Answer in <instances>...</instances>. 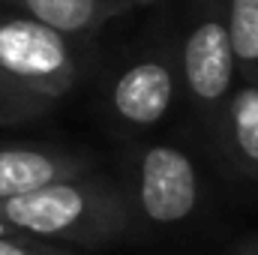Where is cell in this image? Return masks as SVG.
Returning a JSON list of instances; mask_svg holds the SVG:
<instances>
[{"label":"cell","instance_id":"cell-13","mask_svg":"<svg viewBox=\"0 0 258 255\" xmlns=\"http://www.w3.org/2000/svg\"><path fill=\"white\" fill-rule=\"evenodd\" d=\"M132 3H153V0H132Z\"/></svg>","mask_w":258,"mask_h":255},{"label":"cell","instance_id":"cell-5","mask_svg":"<svg viewBox=\"0 0 258 255\" xmlns=\"http://www.w3.org/2000/svg\"><path fill=\"white\" fill-rule=\"evenodd\" d=\"M174 99V75L162 60H138L126 66L114 84V111L129 126H153L165 117Z\"/></svg>","mask_w":258,"mask_h":255},{"label":"cell","instance_id":"cell-9","mask_svg":"<svg viewBox=\"0 0 258 255\" xmlns=\"http://www.w3.org/2000/svg\"><path fill=\"white\" fill-rule=\"evenodd\" d=\"M225 33L237 69L258 72V0H228Z\"/></svg>","mask_w":258,"mask_h":255},{"label":"cell","instance_id":"cell-4","mask_svg":"<svg viewBox=\"0 0 258 255\" xmlns=\"http://www.w3.org/2000/svg\"><path fill=\"white\" fill-rule=\"evenodd\" d=\"M237 63L225 33V18L216 12L198 15L183 42V81L198 105L216 108L231 96Z\"/></svg>","mask_w":258,"mask_h":255},{"label":"cell","instance_id":"cell-8","mask_svg":"<svg viewBox=\"0 0 258 255\" xmlns=\"http://www.w3.org/2000/svg\"><path fill=\"white\" fill-rule=\"evenodd\" d=\"M228 138L240 162L258 171V84H243L228 96Z\"/></svg>","mask_w":258,"mask_h":255},{"label":"cell","instance_id":"cell-3","mask_svg":"<svg viewBox=\"0 0 258 255\" xmlns=\"http://www.w3.org/2000/svg\"><path fill=\"white\" fill-rule=\"evenodd\" d=\"M138 204L144 219L153 225L186 222L198 204L192 159L171 144L147 147L138 165Z\"/></svg>","mask_w":258,"mask_h":255},{"label":"cell","instance_id":"cell-1","mask_svg":"<svg viewBox=\"0 0 258 255\" xmlns=\"http://www.w3.org/2000/svg\"><path fill=\"white\" fill-rule=\"evenodd\" d=\"M0 222L36 240L96 246L126 228V210L111 186L78 174L15 198H3Z\"/></svg>","mask_w":258,"mask_h":255},{"label":"cell","instance_id":"cell-12","mask_svg":"<svg viewBox=\"0 0 258 255\" xmlns=\"http://www.w3.org/2000/svg\"><path fill=\"white\" fill-rule=\"evenodd\" d=\"M9 234H18V231H15V228H9V225H3V222H0V237H9Z\"/></svg>","mask_w":258,"mask_h":255},{"label":"cell","instance_id":"cell-2","mask_svg":"<svg viewBox=\"0 0 258 255\" xmlns=\"http://www.w3.org/2000/svg\"><path fill=\"white\" fill-rule=\"evenodd\" d=\"M0 72L45 99H57L72 87L78 66L69 36L36 18L0 12Z\"/></svg>","mask_w":258,"mask_h":255},{"label":"cell","instance_id":"cell-11","mask_svg":"<svg viewBox=\"0 0 258 255\" xmlns=\"http://www.w3.org/2000/svg\"><path fill=\"white\" fill-rule=\"evenodd\" d=\"M0 255H66V252L51 249L45 240L27 237V234H9V237H0Z\"/></svg>","mask_w":258,"mask_h":255},{"label":"cell","instance_id":"cell-6","mask_svg":"<svg viewBox=\"0 0 258 255\" xmlns=\"http://www.w3.org/2000/svg\"><path fill=\"white\" fill-rule=\"evenodd\" d=\"M84 174L81 162L60 150L42 147H0V201L15 198L54 180Z\"/></svg>","mask_w":258,"mask_h":255},{"label":"cell","instance_id":"cell-10","mask_svg":"<svg viewBox=\"0 0 258 255\" xmlns=\"http://www.w3.org/2000/svg\"><path fill=\"white\" fill-rule=\"evenodd\" d=\"M51 99L15 84L9 75L0 72V120H18V117H30L36 111H42Z\"/></svg>","mask_w":258,"mask_h":255},{"label":"cell","instance_id":"cell-14","mask_svg":"<svg viewBox=\"0 0 258 255\" xmlns=\"http://www.w3.org/2000/svg\"><path fill=\"white\" fill-rule=\"evenodd\" d=\"M255 255H258V252H255Z\"/></svg>","mask_w":258,"mask_h":255},{"label":"cell","instance_id":"cell-7","mask_svg":"<svg viewBox=\"0 0 258 255\" xmlns=\"http://www.w3.org/2000/svg\"><path fill=\"white\" fill-rule=\"evenodd\" d=\"M18 15L36 18L63 36H84L111 15V0H9Z\"/></svg>","mask_w":258,"mask_h":255}]
</instances>
